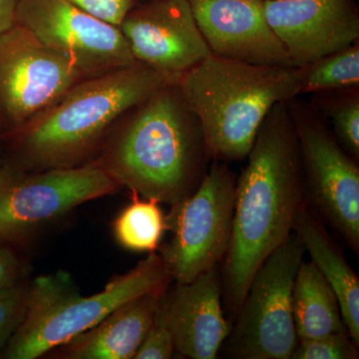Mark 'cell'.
<instances>
[{
  "mask_svg": "<svg viewBox=\"0 0 359 359\" xmlns=\"http://www.w3.org/2000/svg\"><path fill=\"white\" fill-rule=\"evenodd\" d=\"M237 178L230 244L219 266L222 295L235 320L257 269L292 233L306 204L299 142L285 102L264 118Z\"/></svg>",
  "mask_w": 359,
  "mask_h": 359,
  "instance_id": "1",
  "label": "cell"
},
{
  "mask_svg": "<svg viewBox=\"0 0 359 359\" xmlns=\"http://www.w3.org/2000/svg\"><path fill=\"white\" fill-rule=\"evenodd\" d=\"M176 82L127 113L97 164L135 195L172 205L197 190L212 161L199 120Z\"/></svg>",
  "mask_w": 359,
  "mask_h": 359,
  "instance_id": "2",
  "label": "cell"
},
{
  "mask_svg": "<svg viewBox=\"0 0 359 359\" xmlns=\"http://www.w3.org/2000/svg\"><path fill=\"white\" fill-rule=\"evenodd\" d=\"M197 116L212 161L247 159L269 110L301 95V67L208 56L176 82Z\"/></svg>",
  "mask_w": 359,
  "mask_h": 359,
  "instance_id": "3",
  "label": "cell"
},
{
  "mask_svg": "<svg viewBox=\"0 0 359 359\" xmlns=\"http://www.w3.org/2000/svg\"><path fill=\"white\" fill-rule=\"evenodd\" d=\"M179 76L144 65L86 78L14 137L30 162L73 167L129 111Z\"/></svg>",
  "mask_w": 359,
  "mask_h": 359,
  "instance_id": "4",
  "label": "cell"
},
{
  "mask_svg": "<svg viewBox=\"0 0 359 359\" xmlns=\"http://www.w3.org/2000/svg\"><path fill=\"white\" fill-rule=\"evenodd\" d=\"M171 280L166 262L154 252L91 297L80 294L65 271L39 276L28 287L25 318L7 344L4 358H39L95 327L126 302L165 290Z\"/></svg>",
  "mask_w": 359,
  "mask_h": 359,
  "instance_id": "5",
  "label": "cell"
},
{
  "mask_svg": "<svg viewBox=\"0 0 359 359\" xmlns=\"http://www.w3.org/2000/svg\"><path fill=\"white\" fill-rule=\"evenodd\" d=\"M294 124L306 204L359 254V161L340 145L325 116L299 96L285 101Z\"/></svg>",
  "mask_w": 359,
  "mask_h": 359,
  "instance_id": "6",
  "label": "cell"
},
{
  "mask_svg": "<svg viewBox=\"0 0 359 359\" xmlns=\"http://www.w3.org/2000/svg\"><path fill=\"white\" fill-rule=\"evenodd\" d=\"M304 254V245L292 233L257 269L226 339L231 358L292 359L299 344L292 287Z\"/></svg>",
  "mask_w": 359,
  "mask_h": 359,
  "instance_id": "7",
  "label": "cell"
},
{
  "mask_svg": "<svg viewBox=\"0 0 359 359\" xmlns=\"http://www.w3.org/2000/svg\"><path fill=\"white\" fill-rule=\"evenodd\" d=\"M237 176L228 163L212 161L192 195L173 205L167 221L174 236L163 250L172 278L188 283L219 266L230 244Z\"/></svg>",
  "mask_w": 359,
  "mask_h": 359,
  "instance_id": "8",
  "label": "cell"
},
{
  "mask_svg": "<svg viewBox=\"0 0 359 359\" xmlns=\"http://www.w3.org/2000/svg\"><path fill=\"white\" fill-rule=\"evenodd\" d=\"M84 78L15 23L0 35V135L14 138Z\"/></svg>",
  "mask_w": 359,
  "mask_h": 359,
  "instance_id": "9",
  "label": "cell"
},
{
  "mask_svg": "<svg viewBox=\"0 0 359 359\" xmlns=\"http://www.w3.org/2000/svg\"><path fill=\"white\" fill-rule=\"evenodd\" d=\"M16 23L69 61L84 79L137 62L119 27L69 0H16Z\"/></svg>",
  "mask_w": 359,
  "mask_h": 359,
  "instance_id": "10",
  "label": "cell"
},
{
  "mask_svg": "<svg viewBox=\"0 0 359 359\" xmlns=\"http://www.w3.org/2000/svg\"><path fill=\"white\" fill-rule=\"evenodd\" d=\"M119 184L97 164L53 168L45 173L13 175L0 192V243L88 201L109 195Z\"/></svg>",
  "mask_w": 359,
  "mask_h": 359,
  "instance_id": "11",
  "label": "cell"
},
{
  "mask_svg": "<svg viewBox=\"0 0 359 359\" xmlns=\"http://www.w3.org/2000/svg\"><path fill=\"white\" fill-rule=\"evenodd\" d=\"M119 28L136 61L173 76L212 54L189 0L137 4Z\"/></svg>",
  "mask_w": 359,
  "mask_h": 359,
  "instance_id": "12",
  "label": "cell"
},
{
  "mask_svg": "<svg viewBox=\"0 0 359 359\" xmlns=\"http://www.w3.org/2000/svg\"><path fill=\"white\" fill-rule=\"evenodd\" d=\"M264 13L297 67L359 41L356 0H264Z\"/></svg>",
  "mask_w": 359,
  "mask_h": 359,
  "instance_id": "13",
  "label": "cell"
},
{
  "mask_svg": "<svg viewBox=\"0 0 359 359\" xmlns=\"http://www.w3.org/2000/svg\"><path fill=\"white\" fill-rule=\"evenodd\" d=\"M212 55L252 65L294 66L266 20L264 0H189Z\"/></svg>",
  "mask_w": 359,
  "mask_h": 359,
  "instance_id": "14",
  "label": "cell"
},
{
  "mask_svg": "<svg viewBox=\"0 0 359 359\" xmlns=\"http://www.w3.org/2000/svg\"><path fill=\"white\" fill-rule=\"evenodd\" d=\"M175 351L191 359H215L231 330L222 306L219 266L188 283H177L165 299Z\"/></svg>",
  "mask_w": 359,
  "mask_h": 359,
  "instance_id": "15",
  "label": "cell"
},
{
  "mask_svg": "<svg viewBox=\"0 0 359 359\" xmlns=\"http://www.w3.org/2000/svg\"><path fill=\"white\" fill-rule=\"evenodd\" d=\"M165 290L136 297L68 344L73 359L134 358L150 330Z\"/></svg>",
  "mask_w": 359,
  "mask_h": 359,
  "instance_id": "16",
  "label": "cell"
},
{
  "mask_svg": "<svg viewBox=\"0 0 359 359\" xmlns=\"http://www.w3.org/2000/svg\"><path fill=\"white\" fill-rule=\"evenodd\" d=\"M292 233L299 238L323 278L334 290L342 318L349 335L359 347V278L346 261L316 214L308 204L295 216Z\"/></svg>",
  "mask_w": 359,
  "mask_h": 359,
  "instance_id": "17",
  "label": "cell"
},
{
  "mask_svg": "<svg viewBox=\"0 0 359 359\" xmlns=\"http://www.w3.org/2000/svg\"><path fill=\"white\" fill-rule=\"evenodd\" d=\"M292 309L299 340L349 334L334 290L311 262L302 261L295 276Z\"/></svg>",
  "mask_w": 359,
  "mask_h": 359,
  "instance_id": "18",
  "label": "cell"
},
{
  "mask_svg": "<svg viewBox=\"0 0 359 359\" xmlns=\"http://www.w3.org/2000/svg\"><path fill=\"white\" fill-rule=\"evenodd\" d=\"M166 229V218L157 201H142L137 197L114 223L116 240L125 249L133 252H154Z\"/></svg>",
  "mask_w": 359,
  "mask_h": 359,
  "instance_id": "19",
  "label": "cell"
},
{
  "mask_svg": "<svg viewBox=\"0 0 359 359\" xmlns=\"http://www.w3.org/2000/svg\"><path fill=\"white\" fill-rule=\"evenodd\" d=\"M309 103L325 116L340 145L359 161V85L316 92Z\"/></svg>",
  "mask_w": 359,
  "mask_h": 359,
  "instance_id": "20",
  "label": "cell"
},
{
  "mask_svg": "<svg viewBox=\"0 0 359 359\" xmlns=\"http://www.w3.org/2000/svg\"><path fill=\"white\" fill-rule=\"evenodd\" d=\"M359 85V41L301 66V95Z\"/></svg>",
  "mask_w": 359,
  "mask_h": 359,
  "instance_id": "21",
  "label": "cell"
},
{
  "mask_svg": "<svg viewBox=\"0 0 359 359\" xmlns=\"http://www.w3.org/2000/svg\"><path fill=\"white\" fill-rule=\"evenodd\" d=\"M358 346L348 334L299 340L292 359H358Z\"/></svg>",
  "mask_w": 359,
  "mask_h": 359,
  "instance_id": "22",
  "label": "cell"
},
{
  "mask_svg": "<svg viewBox=\"0 0 359 359\" xmlns=\"http://www.w3.org/2000/svg\"><path fill=\"white\" fill-rule=\"evenodd\" d=\"M174 351V335L168 320L166 302L163 294L155 320L134 358L169 359L173 356Z\"/></svg>",
  "mask_w": 359,
  "mask_h": 359,
  "instance_id": "23",
  "label": "cell"
},
{
  "mask_svg": "<svg viewBox=\"0 0 359 359\" xmlns=\"http://www.w3.org/2000/svg\"><path fill=\"white\" fill-rule=\"evenodd\" d=\"M28 287L18 285L0 289V351L25 318L27 308Z\"/></svg>",
  "mask_w": 359,
  "mask_h": 359,
  "instance_id": "24",
  "label": "cell"
},
{
  "mask_svg": "<svg viewBox=\"0 0 359 359\" xmlns=\"http://www.w3.org/2000/svg\"><path fill=\"white\" fill-rule=\"evenodd\" d=\"M85 13L119 27L138 0H69Z\"/></svg>",
  "mask_w": 359,
  "mask_h": 359,
  "instance_id": "25",
  "label": "cell"
},
{
  "mask_svg": "<svg viewBox=\"0 0 359 359\" xmlns=\"http://www.w3.org/2000/svg\"><path fill=\"white\" fill-rule=\"evenodd\" d=\"M21 264L11 248L0 245V289L18 285L20 280Z\"/></svg>",
  "mask_w": 359,
  "mask_h": 359,
  "instance_id": "26",
  "label": "cell"
},
{
  "mask_svg": "<svg viewBox=\"0 0 359 359\" xmlns=\"http://www.w3.org/2000/svg\"><path fill=\"white\" fill-rule=\"evenodd\" d=\"M16 23V0H0V35Z\"/></svg>",
  "mask_w": 359,
  "mask_h": 359,
  "instance_id": "27",
  "label": "cell"
},
{
  "mask_svg": "<svg viewBox=\"0 0 359 359\" xmlns=\"http://www.w3.org/2000/svg\"><path fill=\"white\" fill-rule=\"evenodd\" d=\"M13 172L9 169H2L0 170V192H1L2 189L4 188V186L6 185L7 182L9 181V179L13 177Z\"/></svg>",
  "mask_w": 359,
  "mask_h": 359,
  "instance_id": "28",
  "label": "cell"
}]
</instances>
